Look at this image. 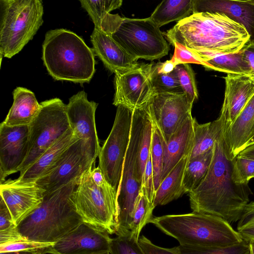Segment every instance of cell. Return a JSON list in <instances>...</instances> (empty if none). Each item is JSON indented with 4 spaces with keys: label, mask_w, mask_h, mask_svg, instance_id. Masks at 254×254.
Segmentation results:
<instances>
[{
    "label": "cell",
    "mask_w": 254,
    "mask_h": 254,
    "mask_svg": "<svg viewBox=\"0 0 254 254\" xmlns=\"http://www.w3.org/2000/svg\"><path fill=\"white\" fill-rule=\"evenodd\" d=\"M110 254V253L108 252V253H102V254Z\"/></svg>",
    "instance_id": "cell-53"
},
{
    "label": "cell",
    "mask_w": 254,
    "mask_h": 254,
    "mask_svg": "<svg viewBox=\"0 0 254 254\" xmlns=\"http://www.w3.org/2000/svg\"><path fill=\"white\" fill-rule=\"evenodd\" d=\"M45 190L35 182L17 179L0 184V193L16 226L42 202Z\"/></svg>",
    "instance_id": "cell-18"
},
{
    "label": "cell",
    "mask_w": 254,
    "mask_h": 254,
    "mask_svg": "<svg viewBox=\"0 0 254 254\" xmlns=\"http://www.w3.org/2000/svg\"><path fill=\"white\" fill-rule=\"evenodd\" d=\"M153 64H138L135 67L115 73L113 104L134 110L141 108L153 95L151 83Z\"/></svg>",
    "instance_id": "cell-13"
},
{
    "label": "cell",
    "mask_w": 254,
    "mask_h": 254,
    "mask_svg": "<svg viewBox=\"0 0 254 254\" xmlns=\"http://www.w3.org/2000/svg\"><path fill=\"white\" fill-rule=\"evenodd\" d=\"M254 144V134L252 137V138L251 139V140H250L248 144V146H250V145H253Z\"/></svg>",
    "instance_id": "cell-51"
},
{
    "label": "cell",
    "mask_w": 254,
    "mask_h": 254,
    "mask_svg": "<svg viewBox=\"0 0 254 254\" xmlns=\"http://www.w3.org/2000/svg\"><path fill=\"white\" fill-rule=\"evenodd\" d=\"M232 177L238 184H248L254 178V159L237 155L233 161Z\"/></svg>",
    "instance_id": "cell-38"
},
{
    "label": "cell",
    "mask_w": 254,
    "mask_h": 254,
    "mask_svg": "<svg viewBox=\"0 0 254 254\" xmlns=\"http://www.w3.org/2000/svg\"><path fill=\"white\" fill-rule=\"evenodd\" d=\"M80 178L56 190L44 193L40 205L17 226L24 238L55 243L83 222L73 199Z\"/></svg>",
    "instance_id": "cell-3"
},
{
    "label": "cell",
    "mask_w": 254,
    "mask_h": 254,
    "mask_svg": "<svg viewBox=\"0 0 254 254\" xmlns=\"http://www.w3.org/2000/svg\"><path fill=\"white\" fill-rule=\"evenodd\" d=\"M0 254H39L35 252L13 251V252L0 253Z\"/></svg>",
    "instance_id": "cell-49"
},
{
    "label": "cell",
    "mask_w": 254,
    "mask_h": 254,
    "mask_svg": "<svg viewBox=\"0 0 254 254\" xmlns=\"http://www.w3.org/2000/svg\"><path fill=\"white\" fill-rule=\"evenodd\" d=\"M147 105V104H146ZM146 105L133 111L130 138L118 192L119 227L117 235L129 233V226L141 183L138 171L139 141Z\"/></svg>",
    "instance_id": "cell-9"
},
{
    "label": "cell",
    "mask_w": 254,
    "mask_h": 254,
    "mask_svg": "<svg viewBox=\"0 0 254 254\" xmlns=\"http://www.w3.org/2000/svg\"><path fill=\"white\" fill-rule=\"evenodd\" d=\"M79 139L70 128L17 179L21 182H36L52 170L67 149Z\"/></svg>",
    "instance_id": "cell-24"
},
{
    "label": "cell",
    "mask_w": 254,
    "mask_h": 254,
    "mask_svg": "<svg viewBox=\"0 0 254 254\" xmlns=\"http://www.w3.org/2000/svg\"><path fill=\"white\" fill-rule=\"evenodd\" d=\"M190 50L208 65V69L227 74L249 75L248 66L244 59L242 49L237 53L230 54H212Z\"/></svg>",
    "instance_id": "cell-28"
},
{
    "label": "cell",
    "mask_w": 254,
    "mask_h": 254,
    "mask_svg": "<svg viewBox=\"0 0 254 254\" xmlns=\"http://www.w3.org/2000/svg\"><path fill=\"white\" fill-rule=\"evenodd\" d=\"M11 213L3 199H0V231L16 227Z\"/></svg>",
    "instance_id": "cell-44"
},
{
    "label": "cell",
    "mask_w": 254,
    "mask_h": 254,
    "mask_svg": "<svg viewBox=\"0 0 254 254\" xmlns=\"http://www.w3.org/2000/svg\"><path fill=\"white\" fill-rule=\"evenodd\" d=\"M192 1L193 14L221 12L243 25L250 34L254 28V6L247 0H192Z\"/></svg>",
    "instance_id": "cell-23"
},
{
    "label": "cell",
    "mask_w": 254,
    "mask_h": 254,
    "mask_svg": "<svg viewBox=\"0 0 254 254\" xmlns=\"http://www.w3.org/2000/svg\"><path fill=\"white\" fill-rule=\"evenodd\" d=\"M172 45L175 47V51L172 59L177 65L195 64L202 65L205 68H208V65L190 49L177 43H174Z\"/></svg>",
    "instance_id": "cell-41"
},
{
    "label": "cell",
    "mask_w": 254,
    "mask_h": 254,
    "mask_svg": "<svg viewBox=\"0 0 254 254\" xmlns=\"http://www.w3.org/2000/svg\"><path fill=\"white\" fill-rule=\"evenodd\" d=\"M92 167L80 177L73 199L83 222L108 234H116L119 227L118 193L109 184L101 188L93 182Z\"/></svg>",
    "instance_id": "cell-8"
},
{
    "label": "cell",
    "mask_w": 254,
    "mask_h": 254,
    "mask_svg": "<svg viewBox=\"0 0 254 254\" xmlns=\"http://www.w3.org/2000/svg\"><path fill=\"white\" fill-rule=\"evenodd\" d=\"M181 254H250L248 243L244 240L239 244L224 247H198L179 245Z\"/></svg>",
    "instance_id": "cell-35"
},
{
    "label": "cell",
    "mask_w": 254,
    "mask_h": 254,
    "mask_svg": "<svg viewBox=\"0 0 254 254\" xmlns=\"http://www.w3.org/2000/svg\"><path fill=\"white\" fill-rule=\"evenodd\" d=\"M139 238L128 234L117 235L112 238L110 254H145L141 248Z\"/></svg>",
    "instance_id": "cell-37"
},
{
    "label": "cell",
    "mask_w": 254,
    "mask_h": 254,
    "mask_svg": "<svg viewBox=\"0 0 254 254\" xmlns=\"http://www.w3.org/2000/svg\"><path fill=\"white\" fill-rule=\"evenodd\" d=\"M79 1L95 26L110 11L119 8L123 2L122 0H82Z\"/></svg>",
    "instance_id": "cell-34"
},
{
    "label": "cell",
    "mask_w": 254,
    "mask_h": 254,
    "mask_svg": "<svg viewBox=\"0 0 254 254\" xmlns=\"http://www.w3.org/2000/svg\"><path fill=\"white\" fill-rule=\"evenodd\" d=\"M93 50L75 33L64 29L47 32L42 45V60L55 80L89 82L95 71Z\"/></svg>",
    "instance_id": "cell-4"
},
{
    "label": "cell",
    "mask_w": 254,
    "mask_h": 254,
    "mask_svg": "<svg viewBox=\"0 0 254 254\" xmlns=\"http://www.w3.org/2000/svg\"><path fill=\"white\" fill-rule=\"evenodd\" d=\"M238 155L254 159V144L247 147Z\"/></svg>",
    "instance_id": "cell-48"
},
{
    "label": "cell",
    "mask_w": 254,
    "mask_h": 254,
    "mask_svg": "<svg viewBox=\"0 0 254 254\" xmlns=\"http://www.w3.org/2000/svg\"><path fill=\"white\" fill-rule=\"evenodd\" d=\"M29 125H0V184L9 175L20 171L28 152Z\"/></svg>",
    "instance_id": "cell-17"
},
{
    "label": "cell",
    "mask_w": 254,
    "mask_h": 254,
    "mask_svg": "<svg viewBox=\"0 0 254 254\" xmlns=\"http://www.w3.org/2000/svg\"><path fill=\"white\" fill-rule=\"evenodd\" d=\"M152 120L153 130L150 154L155 192L160 184V178L163 170L164 157L163 138L157 125L152 118Z\"/></svg>",
    "instance_id": "cell-32"
},
{
    "label": "cell",
    "mask_w": 254,
    "mask_h": 254,
    "mask_svg": "<svg viewBox=\"0 0 254 254\" xmlns=\"http://www.w3.org/2000/svg\"><path fill=\"white\" fill-rule=\"evenodd\" d=\"M109 234L83 222L71 232L47 248L44 254H99L110 253Z\"/></svg>",
    "instance_id": "cell-15"
},
{
    "label": "cell",
    "mask_w": 254,
    "mask_h": 254,
    "mask_svg": "<svg viewBox=\"0 0 254 254\" xmlns=\"http://www.w3.org/2000/svg\"><path fill=\"white\" fill-rule=\"evenodd\" d=\"M192 14V0H164L149 17L160 28L173 21L178 22Z\"/></svg>",
    "instance_id": "cell-29"
},
{
    "label": "cell",
    "mask_w": 254,
    "mask_h": 254,
    "mask_svg": "<svg viewBox=\"0 0 254 254\" xmlns=\"http://www.w3.org/2000/svg\"><path fill=\"white\" fill-rule=\"evenodd\" d=\"M54 243H45L22 240L8 244L0 245V253L13 251L35 252L39 254H44L45 250Z\"/></svg>",
    "instance_id": "cell-40"
},
{
    "label": "cell",
    "mask_w": 254,
    "mask_h": 254,
    "mask_svg": "<svg viewBox=\"0 0 254 254\" xmlns=\"http://www.w3.org/2000/svg\"><path fill=\"white\" fill-rule=\"evenodd\" d=\"M40 105L38 114L29 125L28 152L19 176L70 129L66 105L60 99L45 100Z\"/></svg>",
    "instance_id": "cell-10"
},
{
    "label": "cell",
    "mask_w": 254,
    "mask_h": 254,
    "mask_svg": "<svg viewBox=\"0 0 254 254\" xmlns=\"http://www.w3.org/2000/svg\"><path fill=\"white\" fill-rule=\"evenodd\" d=\"M149 105L165 143L192 117V104L185 93L153 94Z\"/></svg>",
    "instance_id": "cell-14"
},
{
    "label": "cell",
    "mask_w": 254,
    "mask_h": 254,
    "mask_svg": "<svg viewBox=\"0 0 254 254\" xmlns=\"http://www.w3.org/2000/svg\"><path fill=\"white\" fill-rule=\"evenodd\" d=\"M151 79L153 94L184 93L175 69L171 73H163L158 72L153 64Z\"/></svg>",
    "instance_id": "cell-33"
},
{
    "label": "cell",
    "mask_w": 254,
    "mask_h": 254,
    "mask_svg": "<svg viewBox=\"0 0 254 254\" xmlns=\"http://www.w3.org/2000/svg\"><path fill=\"white\" fill-rule=\"evenodd\" d=\"M194 119L192 117L189 118L166 143L163 140V165L160 183L184 157L189 156L193 143Z\"/></svg>",
    "instance_id": "cell-22"
},
{
    "label": "cell",
    "mask_w": 254,
    "mask_h": 254,
    "mask_svg": "<svg viewBox=\"0 0 254 254\" xmlns=\"http://www.w3.org/2000/svg\"><path fill=\"white\" fill-rule=\"evenodd\" d=\"M254 133V95L234 121L225 126L224 139L232 159L247 147Z\"/></svg>",
    "instance_id": "cell-21"
},
{
    "label": "cell",
    "mask_w": 254,
    "mask_h": 254,
    "mask_svg": "<svg viewBox=\"0 0 254 254\" xmlns=\"http://www.w3.org/2000/svg\"><path fill=\"white\" fill-rule=\"evenodd\" d=\"M95 161L89 144L79 139L67 149L52 170L35 182L45 193L54 191L80 178Z\"/></svg>",
    "instance_id": "cell-12"
},
{
    "label": "cell",
    "mask_w": 254,
    "mask_h": 254,
    "mask_svg": "<svg viewBox=\"0 0 254 254\" xmlns=\"http://www.w3.org/2000/svg\"><path fill=\"white\" fill-rule=\"evenodd\" d=\"M177 65L176 63L172 59L165 62H159L154 64L155 68L158 72L166 74L172 72Z\"/></svg>",
    "instance_id": "cell-47"
},
{
    "label": "cell",
    "mask_w": 254,
    "mask_h": 254,
    "mask_svg": "<svg viewBox=\"0 0 254 254\" xmlns=\"http://www.w3.org/2000/svg\"><path fill=\"white\" fill-rule=\"evenodd\" d=\"M94 28L110 36L136 61L158 59L170 50L163 33L150 17L123 18L118 14L109 13Z\"/></svg>",
    "instance_id": "cell-6"
},
{
    "label": "cell",
    "mask_w": 254,
    "mask_h": 254,
    "mask_svg": "<svg viewBox=\"0 0 254 254\" xmlns=\"http://www.w3.org/2000/svg\"><path fill=\"white\" fill-rule=\"evenodd\" d=\"M224 132V129L214 143L206 176L189 194L192 211L217 216L231 224L239 220L252 193L248 184H238L233 179L234 159L229 154Z\"/></svg>",
    "instance_id": "cell-1"
},
{
    "label": "cell",
    "mask_w": 254,
    "mask_h": 254,
    "mask_svg": "<svg viewBox=\"0 0 254 254\" xmlns=\"http://www.w3.org/2000/svg\"><path fill=\"white\" fill-rule=\"evenodd\" d=\"M97 105L95 102L88 100L87 94L84 91L71 96L66 105L70 128L79 139L87 142L95 160L101 149L95 123Z\"/></svg>",
    "instance_id": "cell-16"
},
{
    "label": "cell",
    "mask_w": 254,
    "mask_h": 254,
    "mask_svg": "<svg viewBox=\"0 0 254 254\" xmlns=\"http://www.w3.org/2000/svg\"><path fill=\"white\" fill-rule=\"evenodd\" d=\"M225 81L224 99L221 110L225 117L226 127L240 114L254 95V78L245 74L228 73Z\"/></svg>",
    "instance_id": "cell-19"
},
{
    "label": "cell",
    "mask_w": 254,
    "mask_h": 254,
    "mask_svg": "<svg viewBox=\"0 0 254 254\" xmlns=\"http://www.w3.org/2000/svg\"><path fill=\"white\" fill-rule=\"evenodd\" d=\"M133 111L123 105L117 106L113 127L98 156V166L117 193L130 141Z\"/></svg>",
    "instance_id": "cell-11"
},
{
    "label": "cell",
    "mask_w": 254,
    "mask_h": 254,
    "mask_svg": "<svg viewBox=\"0 0 254 254\" xmlns=\"http://www.w3.org/2000/svg\"><path fill=\"white\" fill-rule=\"evenodd\" d=\"M12 94V105L2 122L9 127L30 125L39 112L40 103L34 93L27 88L17 87Z\"/></svg>",
    "instance_id": "cell-25"
},
{
    "label": "cell",
    "mask_w": 254,
    "mask_h": 254,
    "mask_svg": "<svg viewBox=\"0 0 254 254\" xmlns=\"http://www.w3.org/2000/svg\"><path fill=\"white\" fill-rule=\"evenodd\" d=\"M140 191L150 202H153L155 192L150 153L143 175Z\"/></svg>",
    "instance_id": "cell-42"
},
{
    "label": "cell",
    "mask_w": 254,
    "mask_h": 254,
    "mask_svg": "<svg viewBox=\"0 0 254 254\" xmlns=\"http://www.w3.org/2000/svg\"><path fill=\"white\" fill-rule=\"evenodd\" d=\"M225 124V117L221 112L216 120L205 124H199L195 119L193 122V143L188 159L212 148L223 131Z\"/></svg>",
    "instance_id": "cell-26"
},
{
    "label": "cell",
    "mask_w": 254,
    "mask_h": 254,
    "mask_svg": "<svg viewBox=\"0 0 254 254\" xmlns=\"http://www.w3.org/2000/svg\"><path fill=\"white\" fill-rule=\"evenodd\" d=\"M248 3L254 6V0H247Z\"/></svg>",
    "instance_id": "cell-52"
},
{
    "label": "cell",
    "mask_w": 254,
    "mask_h": 254,
    "mask_svg": "<svg viewBox=\"0 0 254 254\" xmlns=\"http://www.w3.org/2000/svg\"><path fill=\"white\" fill-rule=\"evenodd\" d=\"M242 52L248 66L249 75L254 78V42L249 41L242 49Z\"/></svg>",
    "instance_id": "cell-45"
},
{
    "label": "cell",
    "mask_w": 254,
    "mask_h": 254,
    "mask_svg": "<svg viewBox=\"0 0 254 254\" xmlns=\"http://www.w3.org/2000/svg\"><path fill=\"white\" fill-rule=\"evenodd\" d=\"M91 175L93 182L98 187L102 188L109 184L99 166L92 168Z\"/></svg>",
    "instance_id": "cell-46"
},
{
    "label": "cell",
    "mask_w": 254,
    "mask_h": 254,
    "mask_svg": "<svg viewBox=\"0 0 254 254\" xmlns=\"http://www.w3.org/2000/svg\"><path fill=\"white\" fill-rule=\"evenodd\" d=\"M154 208L153 203L140 191L135 203L129 226L130 232L133 235L139 238L142 229L153 217Z\"/></svg>",
    "instance_id": "cell-31"
},
{
    "label": "cell",
    "mask_w": 254,
    "mask_h": 254,
    "mask_svg": "<svg viewBox=\"0 0 254 254\" xmlns=\"http://www.w3.org/2000/svg\"><path fill=\"white\" fill-rule=\"evenodd\" d=\"M213 151V147L204 153L188 160L183 180L186 193L195 190L203 180L210 165Z\"/></svg>",
    "instance_id": "cell-30"
},
{
    "label": "cell",
    "mask_w": 254,
    "mask_h": 254,
    "mask_svg": "<svg viewBox=\"0 0 254 254\" xmlns=\"http://www.w3.org/2000/svg\"><path fill=\"white\" fill-rule=\"evenodd\" d=\"M172 45L212 54H230L241 51L251 34L241 23L224 13H193L177 22L165 34Z\"/></svg>",
    "instance_id": "cell-2"
},
{
    "label": "cell",
    "mask_w": 254,
    "mask_h": 254,
    "mask_svg": "<svg viewBox=\"0 0 254 254\" xmlns=\"http://www.w3.org/2000/svg\"><path fill=\"white\" fill-rule=\"evenodd\" d=\"M247 243L249 247L250 254H254V240H251Z\"/></svg>",
    "instance_id": "cell-50"
},
{
    "label": "cell",
    "mask_w": 254,
    "mask_h": 254,
    "mask_svg": "<svg viewBox=\"0 0 254 254\" xmlns=\"http://www.w3.org/2000/svg\"><path fill=\"white\" fill-rule=\"evenodd\" d=\"M149 223L176 239L182 246L224 247L243 241L230 224L211 214L192 211L153 216Z\"/></svg>",
    "instance_id": "cell-5"
},
{
    "label": "cell",
    "mask_w": 254,
    "mask_h": 254,
    "mask_svg": "<svg viewBox=\"0 0 254 254\" xmlns=\"http://www.w3.org/2000/svg\"><path fill=\"white\" fill-rule=\"evenodd\" d=\"M0 52L11 58L32 39L43 23L40 0H1Z\"/></svg>",
    "instance_id": "cell-7"
},
{
    "label": "cell",
    "mask_w": 254,
    "mask_h": 254,
    "mask_svg": "<svg viewBox=\"0 0 254 254\" xmlns=\"http://www.w3.org/2000/svg\"><path fill=\"white\" fill-rule=\"evenodd\" d=\"M238 222L237 231L242 239L246 242L254 240V201L247 205Z\"/></svg>",
    "instance_id": "cell-39"
},
{
    "label": "cell",
    "mask_w": 254,
    "mask_h": 254,
    "mask_svg": "<svg viewBox=\"0 0 254 254\" xmlns=\"http://www.w3.org/2000/svg\"><path fill=\"white\" fill-rule=\"evenodd\" d=\"M91 41L95 54L111 72H123L138 65L136 60L104 32L94 28Z\"/></svg>",
    "instance_id": "cell-20"
},
{
    "label": "cell",
    "mask_w": 254,
    "mask_h": 254,
    "mask_svg": "<svg viewBox=\"0 0 254 254\" xmlns=\"http://www.w3.org/2000/svg\"><path fill=\"white\" fill-rule=\"evenodd\" d=\"M188 156L184 157L160 183L155 191L153 205H165L182 196L186 192L183 180Z\"/></svg>",
    "instance_id": "cell-27"
},
{
    "label": "cell",
    "mask_w": 254,
    "mask_h": 254,
    "mask_svg": "<svg viewBox=\"0 0 254 254\" xmlns=\"http://www.w3.org/2000/svg\"><path fill=\"white\" fill-rule=\"evenodd\" d=\"M139 243L145 254H181L178 246L172 248H164L154 244L144 236L138 239Z\"/></svg>",
    "instance_id": "cell-43"
},
{
    "label": "cell",
    "mask_w": 254,
    "mask_h": 254,
    "mask_svg": "<svg viewBox=\"0 0 254 254\" xmlns=\"http://www.w3.org/2000/svg\"><path fill=\"white\" fill-rule=\"evenodd\" d=\"M180 84L189 101L193 104L198 98L195 73L189 64H180L175 68Z\"/></svg>",
    "instance_id": "cell-36"
}]
</instances>
